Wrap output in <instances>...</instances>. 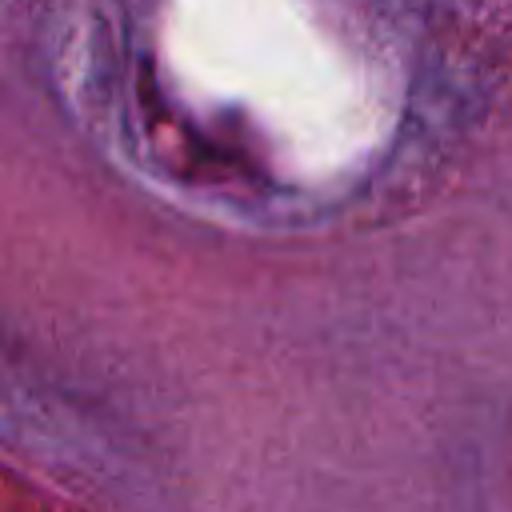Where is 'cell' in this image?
<instances>
[{
    "label": "cell",
    "mask_w": 512,
    "mask_h": 512,
    "mask_svg": "<svg viewBox=\"0 0 512 512\" xmlns=\"http://www.w3.org/2000/svg\"><path fill=\"white\" fill-rule=\"evenodd\" d=\"M0 20L112 172L252 236L420 204L512 96V0H0Z\"/></svg>",
    "instance_id": "6da1fadb"
}]
</instances>
